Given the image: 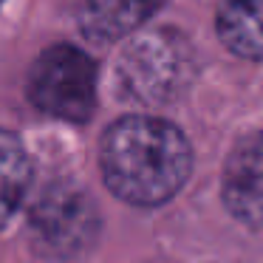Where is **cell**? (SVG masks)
Instances as JSON below:
<instances>
[{"label":"cell","mask_w":263,"mask_h":263,"mask_svg":"<svg viewBox=\"0 0 263 263\" xmlns=\"http://www.w3.org/2000/svg\"><path fill=\"white\" fill-rule=\"evenodd\" d=\"M102 181L130 206H161L181 193L193 173V147L181 127L161 116L116 119L99 142Z\"/></svg>","instance_id":"6da1fadb"},{"label":"cell","mask_w":263,"mask_h":263,"mask_svg":"<svg viewBox=\"0 0 263 263\" xmlns=\"http://www.w3.org/2000/svg\"><path fill=\"white\" fill-rule=\"evenodd\" d=\"M122 43L125 46L114 63V85L130 105H173L198 77L195 46L173 26H144Z\"/></svg>","instance_id":"7a4b0ae2"},{"label":"cell","mask_w":263,"mask_h":263,"mask_svg":"<svg viewBox=\"0 0 263 263\" xmlns=\"http://www.w3.org/2000/svg\"><path fill=\"white\" fill-rule=\"evenodd\" d=\"M99 210L74 181H57L40 193L29 210V246L48 263H74L99 238Z\"/></svg>","instance_id":"3957f363"},{"label":"cell","mask_w":263,"mask_h":263,"mask_svg":"<svg viewBox=\"0 0 263 263\" xmlns=\"http://www.w3.org/2000/svg\"><path fill=\"white\" fill-rule=\"evenodd\" d=\"M26 97L51 119L85 125L97 110V63L71 43L43 48L26 77Z\"/></svg>","instance_id":"277c9868"},{"label":"cell","mask_w":263,"mask_h":263,"mask_svg":"<svg viewBox=\"0 0 263 263\" xmlns=\"http://www.w3.org/2000/svg\"><path fill=\"white\" fill-rule=\"evenodd\" d=\"M221 195L235 221L263 229V130H252L232 144L223 161Z\"/></svg>","instance_id":"5b68a950"},{"label":"cell","mask_w":263,"mask_h":263,"mask_svg":"<svg viewBox=\"0 0 263 263\" xmlns=\"http://www.w3.org/2000/svg\"><path fill=\"white\" fill-rule=\"evenodd\" d=\"M167 0H82V29L97 43H122L150 23Z\"/></svg>","instance_id":"8992f818"},{"label":"cell","mask_w":263,"mask_h":263,"mask_svg":"<svg viewBox=\"0 0 263 263\" xmlns=\"http://www.w3.org/2000/svg\"><path fill=\"white\" fill-rule=\"evenodd\" d=\"M215 34L229 54L263 63V0H221Z\"/></svg>","instance_id":"52a82bcc"},{"label":"cell","mask_w":263,"mask_h":263,"mask_svg":"<svg viewBox=\"0 0 263 263\" xmlns=\"http://www.w3.org/2000/svg\"><path fill=\"white\" fill-rule=\"evenodd\" d=\"M31 187V156L17 133L0 127V229L20 212Z\"/></svg>","instance_id":"ba28073f"},{"label":"cell","mask_w":263,"mask_h":263,"mask_svg":"<svg viewBox=\"0 0 263 263\" xmlns=\"http://www.w3.org/2000/svg\"><path fill=\"white\" fill-rule=\"evenodd\" d=\"M0 6H3V0H0Z\"/></svg>","instance_id":"9c48e42d"}]
</instances>
